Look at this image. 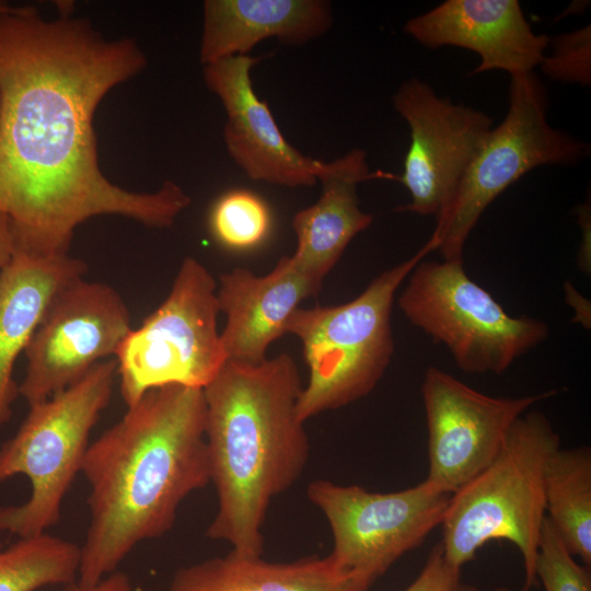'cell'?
<instances>
[{
	"label": "cell",
	"instance_id": "cell-14",
	"mask_svg": "<svg viewBox=\"0 0 591 591\" xmlns=\"http://www.w3.org/2000/svg\"><path fill=\"white\" fill-rule=\"evenodd\" d=\"M259 57L237 55L204 66L207 88L227 115L223 140L232 160L253 181L287 187L314 185L324 161L310 159L281 134L267 102L253 89Z\"/></svg>",
	"mask_w": 591,
	"mask_h": 591
},
{
	"label": "cell",
	"instance_id": "cell-30",
	"mask_svg": "<svg viewBox=\"0 0 591 591\" xmlns=\"http://www.w3.org/2000/svg\"><path fill=\"white\" fill-rule=\"evenodd\" d=\"M9 4H5L3 2H0V11L1 10H4L5 8H8Z\"/></svg>",
	"mask_w": 591,
	"mask_h": 591
},
{
	"label": "cell",
	"instance_id": "cell-29",
	"mask_svg": "<svg viewBox=\"0 0 591 591\" xmlns=\"http://www.w3.org/2000/svg\"><path fill=\"white\" fill-rule=\"evenodd\" d=\"M491 591H511V590L506 587H498V588L493 589Z\"/></svg>",
	"mask_w": 591,
	"mask_h": 591
},
{
	"label": "cell",
	"instance_id": "cell-24",
	"mask_svg": "<svg viewBox=\"0 0 591 591\" xmlns=\"http://www.w3.org/2000/svg\"><path fill=\"white\" fill-rule=\"evenodd\" d=\"M545 591H591L589 567L579 565L545 517L535 565Z\"/></svg>",
	"mask_w": 591,
	"mask_h": 591
},
{
	"label": "cell",
	"instance_id": "cell-16",
	"mask_svg": "<svg viewBox=\"0 0 591 591\" xmlns=\"http://www.w3.org/2000/svg\"><path fill=\"white\" fill-rule=\"evenodd\" d=\"M321 287L290 256L280 258L265 276L240 267L221 275L217 299L220 312L227 316L220 333L227 360H265L270 344L288 334V324L300 303L315 296Z\"/></svg>",
	"mask_w": 591,
	"mask_h": 591
},
{
	"label": "cell",
	"instance_id": "cell-31",
	"mask_svg": "<svg viewBox=\"0 0 591 591\" xmlns=\"http://www.w3.org/2000/svg\"><path fill=\"white\" fill-rule=\"evenodd\" d=\"M1 547V546H0Z\"/></svg>",
	"mask_w": 591,
	"mask_h": 591
},
{
	"label": "cell",
	"instance_id": "cell-19",
	"mask_svg": "<svg viewBox=\"0 0 591 591\" xmlns=\"http://www.w3.org/2000/svg\"><path fill=\"white\" fill-rule=\"evenodd\" d=\"M331 5L322 0H207L199 49L202 66L247 53L278 38L303 45L327 32Z\"/></svg>",
	"mask_w": 591,
	"mask_h": 591
},
{
	"label": "cell",
	"instance_id": "cell-12",
	"mask_svg": "<svg viewBox=\"0 0 591 591\" xmlns=\"http://www.w3.org/2000/svg\"><path fill=\"white\" fill-rule=\"evenodd\" d=\"M421 393L428 431L426 480L452 495L496 457L514 421L556 391L494 397L429 367Z\"/></svg>",
	"mask_w": 591,
	"mask_h": 591
},
{
	"label": "cell",
	"instance_id": "cell-21",
	"mask_svg": "<svg viewBox=\"0 0 591 591\" xmlns=\"http://www.w3.org/2000/svg\"><path fill=\"white\" fill-rule=\"evenodd\" d=\"M546 517L572 556L591 565V450L554 451L544 476Z\"/></svg>",
	"mask_w": 591,
	"mask_h": 591
},
{
	"label": "cell",
	"instance_id": "cell-4",
	"mask_svg": "<svg viewBox=\"0 0 591 591\" xmlns=\"http://www.w3.org/2000/svg\"><path fill=\"white\" fill-rule=\"evenodd\" d=\"M558 448L560 438L544 414L528 412L514 421L496 457L450 497L441 544L452 565L462 568L486 543L506 540L523 559L522 591L536 582L545 468Z\"/></svg>",
	"mask_w": 591,
	"mask_h": 591
},
{
	"label": "cell",
	"instance_id": "cell-20",
	"mask_svg": "<svg viewBox=\"0 0 591 591\" xmlns=\"http://www.w3.org/2000/svg\"><path fill=\"white\" fill-rule=\"evenodd\" d=\"M374 581L331 555L274 563L231 551L177 569L161 591H368Z\"/></svg>",
	"mask_w": 591,
	"mask_h": 591
},
{
	"label": "cell",
	"instance_id": "cell-2",
	"mask_svg": "<svg viewBox=\"0 0 591 591\" xmlns=\"http://www.w3.org/2000/svg\"><path fill=\"white\" fill-rule=\"evenodd\" d=\"M201 389L148 391L90 443L81 473L90 486V522L78 582L116 571L141 542L174 525L181 503L210 483Z\"/></svg>",
	"mask_w": 591,
	"mask_h": 591
},
{
	"label": "cell",
	"instance_id": "cell-25",
	"mask_svg": "<svg viewBox=\"0 0 591 591\" xmlns=\"http://www.w3.org/2000/svg\"><path fill=\"white\" fill-rule=\"evenodd\" d=\"M552 51L544 56L540 67L549 78L583 86L591 82L590 24L570 33L549 38Z\"/></svg>",
	"mask_w": 591,
	"mask_h": 591
},
{
	"label": "cell",
	"instance_id": "cell-9",
	"mask_svg": "<svg viewBox=\"0 0 591 591\" xmlns=\"http://www.w3.org/2000/svg\"><path fill=\"white\" fill-rule=\"evenodd\" d=\"M397 300L407 320L443 344L471 374L507 370L546 339L547 325L509 315L466 274L463 259L418 263Z\"/></svg>",
	"mask_w": 591,
	"mask_h": 591
},
{
	"label": "cell",
	"instance_id": "cell-1",
	"mask_svg": "<svg viewBox=\"0 0 591 591\" xmlns=\"http://www.w3.org/2000/svg\"><path fill=\"white\" fill-rule=\"evenodd\" d=\"M146 62L134 39H107L66 7L55 19L28 5L0 11V212L16 251L68 255L74 230L90 218L166 228L189 206L171 181L137 193L99 165L96 107Z\"/></svg>",
	"mask_w": 591,
	"mask_h": 591
},
{
	"label": "cell",
	"instance_id": "cell-28",
	"mask_svg": "<svg viewBox=\"0 0 591 591\" xmlns=\"http://www.w3.org/2000/svg\"><path fill=\"white\" fill-rule=\"evenodd\" d=\"M15 252V240L8 216L0 212V274L10 263Z\"/></svg>",
	"mask_w": 591,
	"mask_h": 591
},
{
	"label": "cell",
	"instance_id": "cell-23",
	"mask_svg": "<svg viewBox=\"0 0 591 591\" xmlns=\"http://www.w3.org/2000/svg\"><path fill=\"white\" fill-rule=\"evenodd\" d=\"M210 228L224 246L251 248L266 237L270 213L258 196L245 189H234L216 201L210 213Z\"/></svg>",
	"mask_w": 591,
	"mask_h": 591
},
{
	"label": "cell",
	"instance_id": "cell-3",
	"mask_svg": "<svg viewBox=\"0 0 591 591\" xmlns=\"http://www.w3.org/2000/svg\"><path fill=\"white\" fill-rule=\"evenodd\" d=\"M288 354L258 363L227 360L202 390L205 436L218 507L206 535L233 552L262 556L275 497L301 476L310 443L298 416L302 392Z\"/></svg>",
	"mask_w": 591,
	"mask_h": 591
},
{
	"label": "cell",
	"instance_id": "cell-11",
	"mask_svg": "<svg viewBox=\"0 0 591 591\" xmlns=\"http://www.w3.org/2000/svg\"><path fill=\"white\" fill-rule=\"evenodd\" d=\"M130 329L128 306L113 287L72 280L54 296L24 351L19 394L30 406L67 389L115 356Z\"/></svg>",
	"mask_w": 591,
	"mask_h": 591
},
{
	"label": "cell",
	"instance_id": "cell-15",
	"mask_svg": "<svg viewBox=\"0 0 591 591\" xmlns=\"http://www.w3.org/2000/svg\"><path fill=\"white\" fill-rule=\"evenodd\" d=\"M404 32L427 48L474 51L479 63L472 74L533 72L549 44V37L532 30L518 0H447L408 20Z\"/></svg>",
	"mask_w": 591,
	"mask_h": 591
},
{
	"label": "cell",
	"instance_id": "cell-17",
	"mask_svg": "<svg viewBox=\"0 0 591 591\" xmlns=\"http://www.w3.org/2000/svg\"><path fill=\"white\" fill-rule=\"evenodd\" d=\"M378 175L389 176L371 173L367 154L360 149L323 162L317 179L322 184L318 200L292 219L298 245L290 258L315 281L323 282L351 240L371 224L372 216L359 207L357 186Z\"/></svg>",
	"mask_w": 591,
	"mask_h": 591
},
{
	"label": "cell",
	"instance_id": "cell-7",
	"mask_svg": "<svg viewBox=\"0 0 591 591\" xmlns=\"http://www.w3.org/2000/svg\"><path fill=\"white\" fill-rule=\"evenodd\" d=\"M547 93L534 72L511 77L508 111L472 159L428 242L443 260L463 259L465 242L485 209L542 165H577L590 146L547 120Z\"/></svg>",
	"mask_w": 591,
	"mask_h": 591
},
{
	"label": "cell",
	"instance_id": "cell-6",
	"mask_svg": "<svg viewBox=\"0 0 591 591\" xmlns=\"http://www.w3.org/2000/svg\"><path fill=\"white\" fill-rule=\"evenodd\" d=\"M115 359L95 364L81 379L51 397L30 405L15 434L0 448V483L25 475L31 495L19 506L0 507V532L19 537L46 533L90 445V433L111 402Z\"/></svg>",
	"mask_w": 591,
	"mask_h": 591
},
{
	"label": "cell",
	"instance_id": "cell-22",
	"mask_svg": "<svg viewBox=\"0 0 591 591\" xmlns=\"http://www.w3.org/2000/svg\"><path fill=\"white\" fill-rule=\"evenodd\" d=\"M81 549L47 532L0 547V591H35L76 581Z\"/></svg>",
	"mask_w": 591,
	"mask_h": 591
},
{
	"label": "cell",
	"instance_id": "cell-13",
	"mask_svg": "<svg viewBox=\"0 0 591 591\" xmlns=\"http://www.w3.org/2000/svg\"><path fill=\"white\" fill-rule=\"evenodd\" d=\"M394 109L408 125L410 143L398 178L410 202L398 207L436 219L448 208L472 159L491 130L482 111L439 96L410 78L393 95Z\"/></svg>",
	"mask_w": 591,
	"mask_h": 591
},
{
	"label": "cell",
	"instance_id": "cell-5",
	"mask_svg": "<svg viewBox=\"0 0 591 591\" xmlns=\"http://www.w3.org/2000/svg\"><path fill=\"white\" fill-rule=\"evenodd\" d=\"M431 252L427 242L349 302L299 308L293 313L287 332L300 339L309 368V381L298 402L303 422L356 402L375 387L394 352L391 311L395 292Z\"/></svg>",
	"mask_w": 591,
	"mask_h": 591
},
{
	"label": "cell",
	"instance_id": "cell-8",
	"mask_svg": "<svg viewBox=\"0 0 591 591\" xmlns=\"http://www.w3.org/2000/svg\"><path fill=\"white\" fill-rule=\"evenodd\" d=\"M217 283L196 258L186 257L165 300L115 354L120 394L127 407L165 385L204 390L227 357L217 327Z\"/></svg>",
	"mask_w": 591,
	"mask_h": 591
},
{
	"label": "cell",
	"instance_id": "cell-27",
	"mask_svg": "<svg viewBox=\"0 0 591 591\" xmlns=\"http://www.w3.org/2000/svg\"><path fill=\"white\" fill-rule=\"evenodd\" d=\"M63 591H136L127 575L114 571L93 586H83L79 582L67 584Z\"/></svg>",
	"mask_w": 591,
	"mask_h": 591
},
{
	"label": "cell",
	"instance_id": "cell-18",
	"mask_svg": "<svg viewBox=\"0 0 591 591\" xmlns=\"http://www.w3.org/2000/svg\"><path fill=\"white\" fill-rule=\"evenodd\" d=\"M86 264L69 255L42 257L22 251L0 274V428L19 395L13 370L49 302L67 283L83 277Z\"/></svg>",
	"mask_w": 591,
	"mask_h": 591
},
{
	"label": "cell",
	"instance_id": "cell-26",
	"mask_svg": "<svg viewBox=\"0 0 591 591\" xmlns=\"http://www.w3.org/2000/svg\"><path fill=\"white\" fill-rule=\"evenodd\" d=\"M404 591H478L464 583L461 568L452 565L445 557L442 544L430 552L418 577Z\"/></svg>",
	"mask_w": 591,
	"mask_h": 591
},
{
	"label": "cell",
	"instance_id": "cell-10",
	"mask_svg": "<svg viewBox=\"0 0 591 591\" xmlns=\"http://www.w3.org/2000/svg\"><path fill=\"white\" fill-rule=\"evenodd\" d=\"M306 494L328 522L333 559L374 579L442 523L451 497L426 479L393 493L315 479Z\"/></svg>",
	"mask_w": 591,
	"mask_h": 591
}]
</instances>
